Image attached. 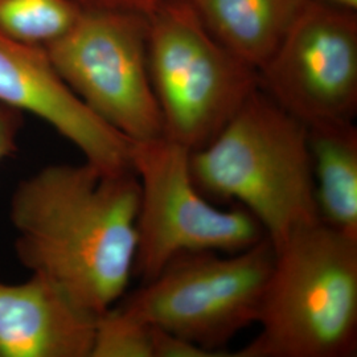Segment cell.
<instances>
[{
  "label": "cell",
  "instance_id": "obj_8",
  "mask_svg": "<svg viewBox=\"0 0 357 357\" xmlns=\"http://www.w3.org/2000/svg\"><path fill=\"white\" fill-rule=\"evenodd\" d=\"M258 84L307 128L354 122L357 13L307 0Z\"/></svg>",
  "mask_w": 357,
  "mask_h": 357
},
{
  "label": "cell",
  "instance_id": "obj_9",
  "mask_svg": "<svg viewBox=\"0 0 357 357\" xmlns=\"http://www.w3.org/2000/svg\"><path fill=\"white\" fill-rule=\"evenodd\" d=\"M0 103L51 125L105 171L131 167L132 142L82 102L52 65L41 45L0 35Z\"/></svg>",
  "mask_w": 357,
  "mask_h": 357
},
{
  "label": "cell",
  "instance_id": "obj_14",
  "mask_svg": "<svg viewBox=\"0 0 357 357\" xmlns=\"http://www.w3.org/2000/svg\"><path fill=\"white\" fill-rule=\"evenodd\" d=\"M90 357H153V324L118 302L97 317Z\"/></svg>",
  "mask_w": 357,
  "mask_h": 357
},
{
  "label": "cell",
  "instance_id": "obj_3",
  "mask_svg": "<svg viewBox=\"0 0 357 357\" xmlns=\"http://www.w3.org/2000/svg\"><path fill=\"white\" fill-rule=\"evenodd\" d=\"M274 250L259 332L231 356H356L357 240L318 222Z\"/></svg>",
  "mask_w": 357,
  "mask_h": 357
},
{
  "label": "cell",
  "instance_id": "obj_18",
  "mask_svg": "<svg viewBox=\"0 0 357 357\" xmlns=\"http://www.w3.org/2000/svg\"><path fill=\"white\" fill-rule=\"evenodd\" d=\"M310 1H315V3H320V4L330 6V7H335V8H340V10H345V11L357 13V0H310Z\"/></svg>",
  "mask_w": 357,
  "mask_h": 357
},
{
  "label": "cell",
  "instance_id": "obj_2",
  "mask_svg": "<svg viewBox=\"0 0 357 357\" xmlns=\"http://www.w3.org/2000/svg\"><path fill=\"white\" fill-rule=\"evenodd\" d=\"M190 167L205 197L245 208L274 249L320 222L308 130L259 86Z\"/></svg>",
  "mask_w": 357,
  "mask_h": 357
},
{
  "label": "cell",
  "instance_id": "obj_15",
  "mask_svg": "<svg viewBox=\"0 0 357 357\" xmlns=\"http://www.w3.org/2000/svg\"><path fill=\"white\" fill-rule=\"evenodd\" d=\"M153 357H217V355L153 324Z\"/></svg>",
  "mask_w": 357,
  "mask_h": 357
},
{
  "label": "cell",
  "instance_id": "obj_5",
  "mask_svg": "<svg viewBox=\"0 0 357 357\" xmlns=\"http://www.w3.org/2000/svg\"><path fill=\"white\" fill-rule=\"evenodd\" d=\"M274 258L268 237L238 253H181L119 302L217 357L229 356L221 349L257 324Z\"/></svg>",
  "mask_w": 357,
  "mask_h": 357
},
{
  "label": "cell",
  "instance_id": "obj_7",
  "mask_svg": "<svg viewBox=\"0 0 357 357\" xmlns=\"http://www.w3.org/2000/svg\"><path fill=\"white\" fill-rule=\"evenodd\" d=\"M147 32L146 15L79 8L70 28L44 47L77 97L131 142L163 137L149 70Z\"/></svg>",
  "mask_w": 357,
  "mask_h": 357
},
{
  "label": "cell",
  "instance_id": "obj_16",
  "mask_svg": "<svg viewBox=\"0 0 357 357\" xmlns=\"http://www.w3.org/2000/svg\"><path fill=\"white\" fill-rule=\"evenodd\" d=\"M23 113L0 103V162L17 150V138L23 128Z\"/></svg>",
  "mask_w": 357,
  "mask_h": 357
},
{
  "label": "cell",
  "instance_id": "obj_17",
  "mask_svg": "<svg viewBox=\"0 0 357 357\" xmlns=\"http://www.w3.org/2000/svg\"><path fill=\"white\" fill-rule=\"evenodd\" d=\"M81 10H116L149 16L163 0H72Z\"/></svg>",
  "mask_w": 357,
  "mask_h": 357
},
{
  "label": "cell",
  "instance_id": "obj_10",
  "mask_svg": "<svg viewBox=\"0 0 357 357\" xmlns=\"http://www.w3.org/2000/svg\"><path fill=\"white\" fill-rule=\"evenodd\" d=\"M96 319L38 274L0 282V357H90Z\"/></svg>",
  "mask_w": 357,
  "mask_h": 357
},
{
  "label": "cell",
  "instance_id": "obj_11",
  "mask_svg": "<svg viewBox=\"0 0 357 357\" xmlns=\"http://www.w3.org/2000/svg\"><path fill=\"white\" fill-rule=\"evenodd\" d=\"M220 44L257 72L277 51L307 0H190Z\"/></svg>",
  "mask_w": 357,
  "mask_h": 357
},
{
  "label": "cell",
  "instance_id": "obj_1",
  "mask_svg": "<svg viewBox=\"0 0 357 357\" xmlns=\"http://www.w3.org/2000/svg\"><path fill=\"white\" fill-rule=\"evenodd\" d=\"M139 199L134 169L45 167L11 197L16 255L97 318L126 295L134 275Z\"/></svg>",
  "mask_w": 357,
  "mask_h": 357
},
{
  "label": "cell",
  "instance_id": "obj_6",
  "mask_svg": "<svg viewBox=\"0 0 357 357\" xmlns=\"http://www.w3.org/2000/svg\"><path fill=\"white\" fill-rule=\"evenodd\" d=\"M190 153L166 137L132 142L131 167L141 188L134 275L142 283L181 253H238L266 237L245 208L221 209L199 191Z\"/></svg>",
  "mask_w": 357,
  "mask_h": 357
},
{
  "label": "cell",
  "instance_id": "obj_13",
  "mask_svg": "<svg viewBox=\"0 0 357 357\" xmlns=\"http://www.w3.org/2000/svg\"><path fill=\"white\" fill-rule=\"evenodd\" d=\"M78 13L72 0H0V35L45 47L70 28Z\"/></svg>",
  "mask_w": 357,
  "mask_h": 357
},
{
  "label": "cell",
  "instance_id": "obj_4",
  "mask_svg": "<svg viewBox=\"0 0 357 357\" xmlns=\"http://www.w3.org/2000/svg\"><path fill=\"white\" fill-rule=\"evenodd\" d=\"M147 17L149 70L163 137L196 151L259 86L258 72L212 36L190 0H163Z\"/></svg>",
  "mask_w": 357,
  "mask_h": 357
},
{
  "label": "cell",
  "instance_id": "obj_12",
  "mask_svg": "<svg viewBox=\"0 0 357 357\" xmlns=\"http://www.w3.org/2000/svg\"><path fill=\"white\" fill-rule=\"evenodd\" d=\"M307 130L320 222L357 240V128L351 122Z\"/></svg>",
  "mask_w": 357,
  "mask_h": 357
}]
</instances>
